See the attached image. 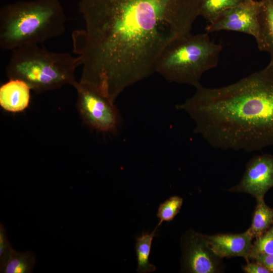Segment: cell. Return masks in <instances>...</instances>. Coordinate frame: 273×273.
I'll list each match as a JSON object with an SVG mask.
<instances>
[{"label":"cell","instance_id":"1","mask_svg":"<svg viewBox=\"0 0 273 273\" xmlns=\"http://www.w3.org/2000/svg\"><path fill=\"white\" fill-rule=\"evenodd\" d=\"M199 0H80L83 30L72 35L81 60L79 82L115 102L155 71L175 38L191 32Z\"/></svg>","mask_w":273,"mask_h":273},{"label":"cell","instance_id":"2","mask_svg":"<svg viewBox=\"0 0 273 273\" xmlns=\"http://www.w3.org/2000/svg\"><path fill=\"white\" fill-rule=\"evenodd\" d=\"M178 110L195 123L194 132L213 148L250 152L273 145V61L221 87L201 84Z\"/></svg>","mask_w":273,"mask_h":273},{"label":"cell","instance_id":"3","mask_svg":"<svg viewBox=\"0 0 273 273\" xmlns=\"http://www.w3.org/2000/svg\"><path fill=\"white\" fill-rule=\"evenodd\" d=\"M67 18L59 0H31L8 4L0 10V47L13 51L59 36Z\"/></svg>","mask_w":273,"mask_h":273},{"label":"cell","instance_id":"4","mask_svg":"<svg viewBox=\"0 0 273 273\" xmlns=\"http://www.w3.org/2000/svg\"><path fill=\"white\" fill-rule=\"evenodd\" d=\"M81 66L80 57L68 53L54 52L39 44L26 45L12 51L6 68L10 79L25 82L37 94L73 85L74 73Z\"/></svg>","mask_w":273,"mask_h":273},{"label":"cell","instance_id":"5","mask_svg":"<svg viewBox=\"0 0 273 273\" xmlns=\"http://www.w3.org/2000/svg\"><path fill=\"white\" fill-rule=\"evenodd\" d=\"M209 33L190 32L174 39L158 58L155 72L170 82L200 84L203 74L217 66L222 49Z\"/></svg>","mask_w":273,"mask_h":273},{"label":"cell","instance_id":"6","mask_svg":"<svg viewBox=\"0 0 273 273\" xmlns=\"http://www.w3.org/2000/svg\"><path fill=\"white\" fill-rule=\"evenodd\" d=\"M77 92L76 106L83 122L103 133H115L120 116L114 102L76 81L72 85Z\"/></svg>","mask_w":273,"mask_h":273},{"label":"cell","instance_id":"7","mask_svg":"<svg viewBox=\"0 0 273 273\" xmlns=\"http://www.w3.org/2000/svg\"><path fill=\"white\" fill-rule=\"evenodd\" d=\"M181 272L215 273L221 270L222 261L211 249L206 235L188 231L181 242Z\"/></svg>","mask_w":273,"mask_h":273},{"label":"cell","instance_id":"8","mask_svg":"<svg viewBox=\"0 0 273 273\" xmlns=\"http://www.w3.org/2000/svg\"><path fill=\"white\" fill-rule=\"evenodd\" d=\"M261 3L256 0H247L220 14L210 22L207 32L228 30L244 33L256 38L259 29L258 18Z\"/></svg>","mask_w":273,"mask_h":273},{"label":"cell","instance_id":"9","mask_svg":"<svg viewBox=\"0 0 273 273\" xmlns=\"http://www.w3.org/2000/svg\"><path fill=\"white\" fill-rule=\"evenodd\" d=\"M272 187L273 155L263 154L247 162L241 180L229 191L249 194L257 200L264 199Z\"/></svg>","mask_w":273,"mask_h":273},{"label":"cell","instance_id":"10","mask_svg":"<svg viewBox=\"0 0 273 273\" xmlns=\"http://www.w3.org/2000/svg\"><path fill=\"white\" fill-rule=\"evenodd\" d=\"M206 238L212 250L221 258L242 257L247 262L250 261L253 237L248 230L240 234H218L206 235Z\"/></svg>","mask_w":273,"mask_h":273},{"label":"cell","instance_id":"11","mask_svg":"<svg viewBox=\"0 0 273 273\" xmlns=\"http://www.w3.org/2000/svg\"><path fill=\"white\" fill-rule=\"evenodd\" d=\"M31 90L24 81L10 79L0 87L1 107L11 113L24 111L29 104Z\"/></svg>","mask_w":273,"mask_h":273},{"label":"cell","instance_id":"12","mask_svg":"<svg viewBox=\"0 0 273 273\" xmlns=\"http://www.w3.org/2000/svg\"><path fill=\"white\" fill-rule=\"evenodd\" d=\"M259 29L255 38L258 49L268 53L273 61V0H260Z\"/></svg>","mask_w":273,"mask_h":273},{"label":"cell","instance_id":"13","mask_svg":"<svg viewBox=\"0 0 273 273\" xmlns=\"http://www.w3.org/2000/svg\"><path fill=\"white\" fill-rule=\"evenodd\" d=\"M256 201L251 224L248 229L253 238L264 234L273 224V208L265 204L264 199Z\"/></svg>","mask_w":273,"mask_h":273},{"label":"cell","instance_id":"14","mask_svg":"<svg viewBox=\"0 0 273 273\" xmlns=\"http://www.w3.org/2000/svg\"><path fill=\"white\" fill-rule=\"evenodd\" d=\"M35 256L31 251L18 252L13 249L6 262L0 266L3 273H30L35 264Z\"/></svg>","mask_w":273,"mask_h":273},{"label":"cell","instance_id":"15","mask_svg":"<svg viewBox=\"0 0 273 273\" xmlns=\"http://www.w3.org/2000/svg\"><path fill=\"white\" fill-rule=\"evenodd\" d=\"M157 229L155 228L151 233L143 232L136 238L135 249L138 262L137 271L139 273L151 272L156 270L155 266L149 262V256Z\"/></svg>","mask_w":273,"mask_h":273},{"label":"cell","instance_id":"16","mask_svg":"<svg viewBox=\"0 0 273 273\" xmlns=\"http://www.w3.org/2000/svg\"><path fill=\"white\" fill-rule=\"evenodd\" d=\"M246 1L247 0H199V16H201L211 22L224 11Z\"/></svg>","mask_w":273,"mask_h":273},{"label":"cell","instance_id":"17","mask_svg":"<svg viewBox=\"0 0 273 273\" xmlns=\"http://www.w3.org/2000/svg\"><path fill=\"white\" fill-rule=\"evenodd\" d=\"M183 203L182 198L173 196L161 203L159 206L157 213L159 221L155 228L158 229L163 221H172L179 213Z\"/></svg>","mask_w":273,"mask_h":273},{"label":"cell","instance_id":"18","mask_svg":"<svg viewBox=\"0 0 273 273\" xmlns=\"http://www.w3.org/2000/svg\"><path fill=\"white\" fill-rule=\"evenodd\" d=\"M249 254V260L261 254H273V224L261 236L255 238Z\"/></svg>","mask_w":273,"mask_h":273},{"label":"cell","instance_id":"19","mask_svg":"<svg viewBox=\"0 0 273 273\" xmlns=\"http://www.w3.org/2000/svg\"><path fill=\"white\" fill-rule=\"evenodd\" d=\"M13 250L7 235L6 229L0 224V266L7 260Z\"/></svg>","mask_w":273,"mask_h":273},{"label":"cell","instance_id":"20","mask_svg":"<svg viewBox=\"0 0 273 273\" xmlns=\"http://www.w3.org/2000/svg\"><path fill=\"white\" fill-rule=\"evenodd\" d=\"M242 268L246 273H270L264 266L255 261L247 262Z\"/></svg>","mask_w":273,"mask_h":273},{"label":"cell","instance_id":"21","mask_svg":"<svg viewBox=\"0 0 273 273\" xmlns=\"http://www.w3.org/2000/svg\"><path fill=\"white\" fill-rule=\"evenodd\" d=\"M252 260L260 263L270 273H273V254L259 255L255 257Z\"/></svg>","mask_w":273,"mask_h":273}]
</instances>
